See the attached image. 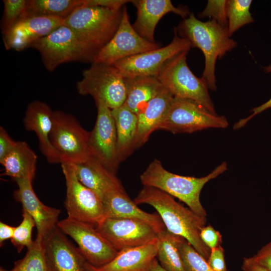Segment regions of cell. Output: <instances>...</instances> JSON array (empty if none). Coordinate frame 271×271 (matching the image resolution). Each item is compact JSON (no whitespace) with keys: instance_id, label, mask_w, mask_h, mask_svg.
<instances>
[{"instance_id":"obj_1","label":"cell","mask_w":271,"mask_h":271,"mask_svg":"<svg viewBox=\"0 0 271 271\" xmlns=\"http://www.w3.org/2000/svg\"><path fill=\"white\" fill-rule=\"evenodd\" d=\"M138 205L147 204L158 212L166 229L184 238L206 260L210 249L203 243L200 232L206 219L175 200L166 192L153 187L144 186L134 200Z\"/></svg>"},{"instance_id":"obj_2","label":"cell","mask_w":271,"mask_h":271,"mask_svg":"<svg viewBox=\"0 0 271 271\" xmlns=\"http://www.w3.org/2000/svg\"><path fill=\"white\" fill-rule=\"evenodd\" d=\"M175 30L180 37L187 39L192 47L198 48L203 52L205 65L201 78L209 89L216 90V61L237 45V42L229 37L227 27L214 20L201 21L193 14H190Z\"/></svg>"},{"instance_id":"obj_3","label":"cell","mask_w":271,"mask_h":271,"mask_svg":"<svg viewBox=\"0 0 271 271\" xmlns=\"http://www.w3.org/2000/svg\"><path fill=\"white\" fill-rule=\"evenodd\" d=\"M227 170V164L223 162L206 176H184L166 170L159 160L155 159L140 178L144 186L156 188L177 198L195 213L206 217L207 214L200 199L201 191L208 182Z\"/></svg>"},{"instance_id":"obj_4","label":"cell","mask_w":271,"mask_h":271,"mask_svg":"<svg viewBox=\"0 0 271 271\" xmlns=\"http://www.w3.org/2000/svg\"><path fill=\"white\" fill-rule=\"evenodd\" d=\"M123 7L120 9H113L82 6L64 19L63 25L70 28L96 55L116 33Z\"/></svg>"},{"instance_id":"obj_5","label":"cell","mask_w":271,"mask_h":271,"mask_svg":"<svg viewBox=\"0 0 271 271\" xmlns=\"http://www.w3.org/2000/svg\"><path fill=\"white\" fill-rule=\"evenodd\" d=\"M30 47L40 53L45 67L50 72L65 63H93L96 55L70 28L63 25L33 43Z\"/></svg>"},{"instance_id":"obj_6","label":"cell","mask_w":271,"mask_h":271,"mask_svg":"<svg viewBox=\"0 0 271 271\" xmlns=\"http://www.w3.org/2000/svg\"><path fill=\"white\" fill-rule=\"evenodd\" d=\"M188 53L183 52L169 60L157 78L174 97L194 100L216 114L206 83L196 76L188 66Z\"/></svg>"},{"instance_id":"obj_7","label":"cell","mask_w":271,"mask_h":271,"mask_svg":"<svg viewBox=\"0 0 271 271\" xmlns=\"http://www.w3.org/2000/svg\"><path fill=\"white\" fill-rule=\"evenodd\" d=\"M76 88L80 95L101 100L111 109L122 106L126 99L125 78L113 65L92 63L83 71Z\"/></svg>"},{"instance_id":"obj_8","label":"cell","mask_w":271,"mask_h":271,"mask_svg":"<svg viewBox=\"0 0 271 271\" xmlns=\"http://www.w3.org/2000/svg\"><path fill=\"white\" fill-rule=\"evenodd\" d=\"M228 124L224 116L211 113L194 100L174 97L157 130L174 134L192 133L210 128H225Z\"/></svg>"},{"instance_id":"obj_9","label":"cell","mask_w":271,"mask_h":271,"mask_svg":"<svg viewBox=\"0 0 271 271\" xmlns=\"http://www.w3.org/2000/svg\"><path fill=\"white\" fill-rule=\"evenodd\" d=\"M89 136L90 132L83 128L74 116L60 110L53 111L50 140L61 163H79L90 157Z\"/></svg>"},{"instance_id":"obj_10","label":"cell","mask_w":271,"mask_h":271,"mask_svg":"<svg viewBox=\"0 0 271 271\" xmlns=\"http://www.w3.org/2000/svg\"><path fill=\"white\" fill-rule=\"evenodd\" d=\"M57 226L76 242L83 257L95 267L105 265L118 254L92 224L67 217L59 221Z\"/></svg>"},{"instance_id":"obj_11","label":"cell","mask_w":271,"mask_h":271,"mask_svg":"<svg viewBox=\"0 0 271 271\" xmlns=\"http://www.w3.org/2000/svg\"><path fill=\"white\" fill-rule=\"evenodd\" d=\"M61 167L66 181L67 217L96 226L105 218L101 200L79 181L69 163H62Z\"/></svg>"},{"instance_id":"obj_12","label":"cell","mask_w":271,"mask_h":271,"mask_svg":"<svg viewBox=\"0 0 271 271\" xmlns=\"http://www.w3.org/2000/svg\"><path fill=\"white\" fill-rule=\"evenodd\" d=\"M175 35L168 45L119 60L113 64L124 78L157 77L164 65L178 54L192 47L186 38Z\"/></svg>"},{"instance_id":"obj_13","label":"cell","mask_w":271,"mask_h":271,"mask_svg":"<svg viewBox=\"0 0 271 271\" xmlns=\"http://www.w3.org/2000/svg\"><path fill=\"white\" fill-rule=\"evenodd\" d=\"M97 109L95 124L90 132L91 156L115 174L119 164L115 124L109 108L102 100L95 99Z\"/></svg>"},{"instance_id":"obj_14","label":"cell","mask_w":271,"mask_h":271,"mask_svg":"<svg viewBox=\"0 0 271 271\" xmlns=\"http://www.w3.org/2000/svg\"><path fill=\"white\" fill-rule=\"evenodd\" d=\"M160 48L138 34L130 23L126 7L123 8L119 26L110 41L95 56L93 62L113 65L122 59Z\"/></svg>"},{"instance_id":"obj_15","label":"cell","mask_w":271,"mask_h":271,"mask_svg":"<svg viewBox=\"0 0 271 271\" xmlns=\"http://www.w3.org/2000/svg\"><path fill=\"white\" fill-rule=\"evenodd\" d=\"M95 228L118 251L146 244L158 237L151 226L134 219L105 217Z\"/></svg>"},{"instance_id":"obj_16","label":"cell","mask_w":271,"mask_h":271,"mask_svg":"<svg viewBox=\"0 0 271 271\" xmlns=\"http://www.w3.org/2000/svg\"><path fill=\"white\" fill-rule=\"evenodd\" d=\"M32 181L30 179L16 181L18 189L14 191V196L22 204L23 211L27 212L34 220L37 230L36 239L42 242L57 226L60 210L48 206L39 200L33 190Z\"/></svg>"},{"instance_id":"obj_17","label":"cell","mask_w":271,"mask_h":271,"mask_svg":"<svg viewBox=\"0 0 271 271\" xmlns=\"http://www.w3.org/2000/svg\"><path fill=\"white\" fill-rule=\"evenodd\" d=\"M64 19L55 17H33L19 19L4 36L7 50L22 51L63 25Z\"/></svg>"},{"instance_id":"obj_18","label":"cell","mask_w":271,"mask_h":271,"mask_svg":"<svg viewBox=\"0 0 271 271\" xmlns=\"http://www.w3.org/2000/svg\"><path fill=\"white\" fill-rule=\"evenodd\" d=\"M42 245L52 271H88V262L57 226L43 239Z\"/></svg>"},{"instance_id":"obj_19","label":"cell","mask_w":271,"mask_h":271,"mask_svg":"<svg viewBox=\"0 0 271 271\" xmlns=\"http://www.w3.org/2000/svg\"><path fill=\"white\" fill-rule=\"evenodd\" d=\"M105 218H124L138 219L151 226L158 235L166 227L159 215L149 213L141 209L131 200L123 186L114 188L107 192L101 199Z\"/></svg>"},{"instance_id":"obj_20","label":"cell","mask_w":271,"mask_h":271,"mask_svg":"<svg viewBox=\"0 0 271 271\" xmlns=\"http://www.w3.org/2000/svg\"><path fill=\"white\" fill-rule=\"evenodd\" d=\"M53 111L46 103L38 100L34 101L27 107L24 124L28 131L36 133L41 151L48 162L61 163L60 157L50 140L53 125Z\"/></svg>"},{"instance_id":"obj_21","label":"cell","mask_w":271,"mask_h":271,"mask_svg":"<svg viewBox=\"0 0 271 271\" xmlns=\"http://www.w3.org/2000/svg\"><path fill=\"white\" fill-rule=\"evenodd\" d=\"M137 10V19L132 26L143 38L155 42L154 33L161 18L169 13H174L184 19L190 15L186 8L175 7L170 0L132 1Z\"/></svg>"},{"instance_id":"obj_22","label":"cell","mask_w":271,"mask_h":271,"mask_svg":"<svg viewBox=\"0 0 271 271\" xmlns=\"http://www.w3.org/2000/svg\"><path fill=\"white\" fill-rule=\"evenodd\" d=\"M158 238L138 246L121 250L115 258L105 265L95 267L94 271H151L156 259Z\"/></svg>"},{"instance_id":"obj_23","label":"cell","mask_w":271,"mask_h":271,"mask_svg":"<svg viewBox=\"0 0 271 271\" xmlns=\"http://www.w3.org/2000/svg\"><path fill=\"white\" fill-rule=\"evenodd\" d=\"M69 164L79 181L95 193L101 201L109 190L122 186L115 174L93 156L81 162Z\"/></svg>"},{"instance_id":"obj_24","label":"cell","mask_w":271,"mask_h":271,"mask_svg":"<svg viewBox=\"0 0 271 271\" xmlns=\"http://www.w3.org/2000/svg\"><path fill=\"white\" fill-rule=\"evenodd\" d=\"M174 96L164 87L138 113L136 149L148 140L166 115Z\"/></svg>"},{"instance_id":"obj_25","label":"cell","mask_w":271,"mask_h":271,"mask_svg":"<svg viewBox=\"0 0 271 271\" xmlns=\"http://www.w3.org/2000/svg\"><path fill=\"white\" fill-rule=\"evenodd\" d=\"M37 157L28 144L17 142L13 150L0 163L4 167V175L15 181L22 179L33 180L36 172Z\"/></svg>"},{"instance_id":"obj_26","label":"cell","mask_w":271,"mask_h":271,"mask_svg":"<svg viewBox=\"0 0 271 271\" xmlns=\"http://www.w3.org/2000/svg\"><path fill=\"white\" fill-rule=\"evenodd\" d=\"M117 133V150L121 163L136 150L138 116L124 104L111 109Z\"/></svg>"},{"instance_id":"obj_27","label":"cell","mask_w":271,"mask_h":271,"mask_svg":"<svg viewBox=\"0 0 271 271\" xmlns=\"http://www.w3.org/2000/svg\"><path fill=\"white\" fill-rule=\"evenodd\" d=\"M124 78L126 97L123 104L137 114L141 110L142 105L145 106L164 88L156 77Z\"/></svg>"},{"instance_id":"obj_28","label":"cell","mask_w":271,"mask_h":271,"mask_svg":"<svg viewBox=\"0 0 271 271\" xmlns=\"http://www.w3.org/2000/svg\"><path fill=\"white\" fill-rule=\"evenodd\" d=\"M85 0H29L20 19L33 17H55L63 19Z\"/></svg>"},{"instance_id":"obj_29","label":"cell","mask_w":271,"mask_h":271,"mask_svg":"<svg viewBox=\"0 0 271 271\" xmlns=\"http://www.w3.org/2000/svg\"><path fill=\"white\" fill-rule=\"evenodd\" d=\"M182 238L167 229L158 235L156 258L160 265L167 271H185L179 250Z\"/></svg>"},{"instance_id":"obj_30","label":"cell","mask_w":271,"mask_h":271,"mask_svg":"<svg viewBox=\"0 0 271 271\" xmlns=\"http://www.w3.org/2000/svg\"><path fill=\"white\" fill-rule=\"evenodd\" d=\"M252 2L251 0L227 1V29L229 37L244 25L254 22L249 11Z\"/></svg>"},{"instance_id":"obj_31","label":"cell","mask_w":271,"mask_h":271,"mask_svg":"<svg viewBox=\"0 0 271 271\" xmlns=\"http://www.w3.org/2000/svg\"><path fill=\"white\" fill-rule=\"evenodd\" d=\"M0 271H52L45 254L42 242L36 239L28 249L25 256L15 262L10 270L1 268Z\"/></svg>"},{"instance_id":"obj_32","label":"cell","mask_w":271,"mask_h":271,"mask_svg":"<svg viewBox=\"0 0 271 271\" xmlns=\"http://www.w3.org/2000/svg\"><path fill=\"white\" fill-rule=\"evenodd\" d=\"M179 250L185 271H214L207 260L183 237L180 243Z\"/></svg>"},{"instance_id":"obj_33","label":"cell","mask_w":271,"mask_h":271,"mask_svg":"<svg viewBox=\"0 0 271 271\" xmlns=\"http://www.w3.org/2000/svg\"><path fill=\"white\" fill-rule=\"evenodd\" d=\"M23 219L21 223L15 227L11 241L17 251L20 253L25 247L30 248L34 244L32 233L35 222L32 216L27 212L23 211Z\"/></svg>"},{"instance_id":"obj_34","label":"cell","mask_w":271,"mask_h":271,"mask_svg":"<svg viewBox=\"0 0 271 271\" xmlns=\"http://www.w3.org/2000/svg\"><path fill=\"white\" fill-rule=\"evenodd\" d=\"M27 0H4L2 33L6 35L20 18Z\"/></svg>"},{"instance_id":"obj_35","label":"cell","mask_w":271,"mask_h":271,"mask_svg":"<svg viewBox=\"0 0 271 271\" xmlns=\"http://www.w3.org/2000/svg\"><path fill=\"white\" fill-rule=\"evenodd\" d=\"M226 0H209L204 10L198 16L200 18L208 17L212 18L223 27H227Z\"/></svg>"},{"instance_id":"obj_36","label":"cell","mask_w":271,"mask_h":271,"mask_svg":"<svg viewBox=\"0 0 271 271\" xmlns=\"http://www.w3.org/2000/svg\"><path fill=\"white\" fill-rule=\"evenodd\" d=\"M200 237L203 243L211 250L218 246L221 241V235L212 226H204L201 231Z\"/></svg>"},{"instance_id":"obj_37","label":"cell","mask_w":271,"mask_h":271,"mask_svg":"<svg viewBox=\"0 0 271 271\" xmlns=\"http://www.w3.org/2000/svg\"><path fill=\"white\" fill-rule=\"evenodd\" d=\"M207 262L214 271H228L224 259V250L220 245L211 249Z\"/></svg>"},{"instance_id":"obj_38","label":"cell","mask_w":271,"mask_h":271,"mask_svg":"<svg viewBox=\"0 0 271 271\" xmlns=\"http://www.w3.org/2000/svg\"><path fill=\"white\" fill-rule=\"evenodd\" d=\"M15 141L9 136L6 130L2 126L0 127V162L3 161L13 150L16 145Z\"/></svg>"},{"instance_id":"obj_39","label":"cell","mask_w":271,"mask_h":271,"mask_svg":"<svg viewBox=\"0 0 271 271\" xmlns=\"http://www.w3.org/2000/svg\"><path fill=\"white\" fill-rule=\"evenodd\" d=\"M262 68L265 72L271 73V64L267 66H263ZM269 108H271V98L262 104L253 108L251 111L252 113L250 115L236 122L233 125V129H238L242 127L254 116Z\"/></svg>"},{"instance_id":"obj_40","label":"cell","mask_w":271,"mask_h":271,"mask_svg":"<svg viewBox=\"0 0 271 271\" xmlns=\"http://www.w3.org/2000/svg\"><path fill=\"white\" fill-rule=\"evenodd\" d=\"M252 257L267 271H271V241L260 248Z\"/></svg>"},{"instance_id":"obj_41","label":"cell","mask_w":271,"mask_h":271,"mask_svg":"<svg viewBox=\"0 0 271 271\" xmlns=\"http://www.w3.org/2000/svg\"><path fill=\"white\" fill-rule=\"evenodd\" d=\"M127 0H85L83 6H96L113 9H120L125 4L131 2Z\"/></svg>"},{"instance_id":"obj_42","label":"cell","mask_w":271,"mask_h":271,"mask_svg":"<svg viewBox=\"0 0 271 271\" xmlns=\"http://www.w3.org/2000/svg\"><path fill=\"white\" fill-rule=\"evenodd\" d=\"M242 269L243 271H267L256 262L252 257L244 258Z\"/></svg>"},{"instance_id":"obj_43","label":"cell","mask_w":271,"mask_h":271,"mask_svg":"<svg viewBox=\"0 0 271 271\" xmlns=\"http://www.w3.org/2000/svg\"><path fill=\"white\" fill-rule=\"evenodd\" d=\"M15 227L11 226L2 221L0 222V244L2 245L3 242L13 236Z\"/></svg>"},{"instance_id":"obj_44","label":"cell","mask_w":271,"mask_h":271,"mask_svg":"<svg viewBox=\"0 0 271 271\" xmlns=\"http://www.w3.org/2000/svg\"><path fill=\"white\" fill-rule=\"evenodd\" d=\"M151 271H167L159 263L156 258L153 263V266Z\"/></svg>"},{"instance_id":"obj_45","label":"cell","mask_w":271,"mask_h":271,"mask_svg":"<svg viewBox=\"0 0 271 271\" xmlns=\"http://www.w3.org/2000/svg\"><path fill=\"white\" fill-rule=\"evenodd\" d=\"M87 269L88 271H94L91 267V264L88 262L87 263Z\"/></svg>"}]
</instances>
